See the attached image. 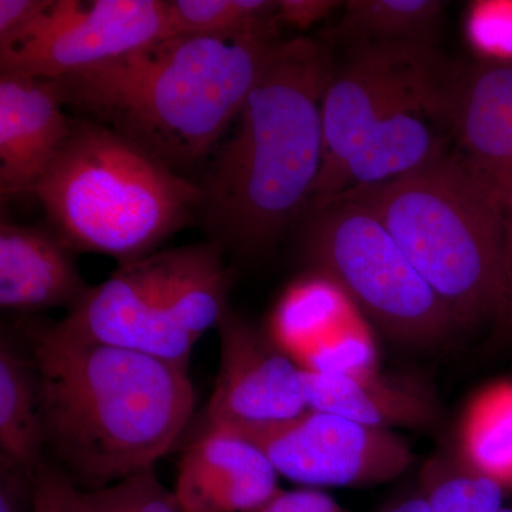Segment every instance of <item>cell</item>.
<instances>
[{"label": "cell", "instance_id": "cell-1", "mask_svg": "<svg viewBox=\"0 0 512 512\" xmlns=\"http://www.w3.org/2000/svg\"><path fill=\"white\" fill-rule=\"evenodd\" d=\"M45 453L79 490L110 487L177 446L194 410L187 367L136 350L26 330Z\"/></svg>", "mask_w": 512, "mask_h": 512}, {"label": "cell", "instance_id": "cell-2", "mask_svg": "<svg viewBox=\"0 0 512 512\" xmlns=\"http://www.w3.org/2000/svg\"><path fill=\"white\" fill-rule=\"evenodd\" d=\"M281 42L164 37L50 82L64 106L178 173L214 154Z\"/></svg>", "mask_w": 512, "mask_h": 512}, {"label": "cell", "instance_id": "cell-3", "mask_svg": "<svg viewBox=\"0 0 512 512\" xmlns=\"http://www.w3.org/2000/svg\"><path fill=\"white\" fill-rule=\"evenodd\" d=\"M332 73L319 43H279L201 185V211L221 247L264 252L305 212L322 168V99Z\"/></svg>", "mask_w": 512, "mask_h": 512}, {"label": "cell", "instance_id": "cell-4", "mask_svg": "<svg viewBox=\"0 0 512 512\" xmlns=\"http://www.w3.org/2000/svg\"><path fill=\"white\" fill-rule=\"evenodd\" d=\"M333 198L379 218L458 326L497 319L507 205L463 153L443 151L412 174Z\"/></svg>", "mask_w": 512, "mask_h": 512}, {"label": "cell", "instance_id": "cell-5", "mask_svg": "<svg viewBox=\"0 0 512 512\" xmlns=\"http://www.w3.org/2000/svg\"><path fill=\"white\" fill-rule=\"evenodd\" d=\"M72 251L119 264L153 254L201 210L205 192L116 131L87 119L32 191Z\"/></svg>", "mask_w": 512, "mask_h": 512}, {"label": "cell", "instance_id": "cell-6", "mask_svg": "<svg viewBox=\"0 0 512 512\" xmlns=\"http://www.w3.org/2000/svg\"><path fill=\"white\" fill-rule=\"evenodd\" d=\"M231 285L218 242L161 249L119 264L55 328L188 369L198 340L229 308Z\"/></svg>", "mask_w": 512, "mask_h": 512}, {"label": "cell", "instance_id": "cell-7", "mask_svg": "<svg viewBox=\"0 0 512 512\" xmlns=\"http://www.w3.org/2000/svg\"><path fill=\"white\" fill-rule=\"evenodd\" d=\"M303 252L316 274L348 295L387 336L430 346L457 323L373 212L333 198L305 212Z\"/></svg>", "mask_w": 512, "mask_h": 512}, {"label": "cell", "instance_id": "cell-8", "mask_svg": "<svg viewBox=\"0 0 512 512\" xmlns=\"http://www.w3.org/2000/svg\"><path fill=\"white\" fill-rule=\"evenodd\" d=\"M457 84L430 43H357L323 94L322 168L306 210L328 197L343 165L384 120L416 113L451 121Z\"/></svg>", "mask_w": 512, "mask_h": 512}, {"label": "cell", "instance_id": "cell-9", "mask_svg": "<svg viewBox=\"0 0 512 512\" xmlns=\"http://www.w3.org/2000/svg\"><path fill=\"white\" fill-rule=\"evenodd\" d=\"M164 37L163 0H50L28 28L0 42V73L56 80Z\"/></svg>", "mask_w": 512, "mask_h": 512}, {"label": "cell", "instance_id": "cell-10", "mask_svg": "<svg viewBox=\"0 0 512 512\" xmlns=\"http://www.w3.org/2000/svg\"><path fill=\"white\" fill-rule=\"evenodd\" d=\"M221 431L258 447L279 476L313 487L386 483L413 463L412 448L392 430L316 410L276 423Z\"/></svg>", "mask_w": 512, "mask_h": 512}, {"label": "cell", "instance_id": "cell-11", "mask_svg": "<svg viewBox=\"0 0 512 512\" xmlns=\"http://www.w3.org/2000/svg\"><path fill=\"white\" fill-rule=\"evenodd\" d=\"M217 330L220 369L194 434L276 423L308 410L302 369L271 336L231 308Z\"/></svg>", "mask_w": 512, "mask_h": 512}, {"label": "cell", "instance_id": "cell-12", "mask_svg": "<svg viewBox=\"0 0 512 512\" xmlns=\"http://www.w3.org/2000/svg\"><path fill=\"white\" fill-rule=\"evenodd\" d=\"M50 80L0 73V192L32 194L72 133Z\"/></svg>", "mask_w": 512, "mask_h": 512}, {"label": "cell", "instance_id": "cell-13", "mask_svg": "<svg viewBox=\"0 0 512 512\" xmlns=\"http://www.w3.org/2000/svg\"><path fill=\"white\" fill-rule=\"evenodd\" d=\"M275 467L249 441L221 430L194 434L174 493L188 512H256L279 493Z\"/></svg>", "mask_w": 512, "mask_h": 512}, {"label": "cell", "instance_id": "cell-14", "mask_svg": "<svg viewBox=\"0 0 512 512\" xmlns=\"http://www.w3.org/2000/svg\"><path fill=\"white\" fill-rule=\"evenodd\" d=\"M451 124L463 154L512 212V57L477 63L458 79Z\"/></svg>", "mask_w": 512, "mask_h": 512}, {"label": "cell", "instance_id": "cell-15", "mask_svg": "<svg viewBox=\"0 0 512 512\" xmlns=\"http://www.w3.org/2000/svg\"><path fill=\"white\" fill-rule=\"evenodd\" d=\"M72 251L52 229L0 224V306L33 313L66 308L82 301L90 286Z\"/></svg>", "mask_w": 512, "mask_h": 512}, {"label": "cell", "instance_id": "cell-16", "mask_svg": "<svg viewBox=\"0 0 512 512\" xmlns=\"http://www.w3.org/2000/svg\"><path fill=\"white\" fill-rule=\"evenodd\" d=\"M309 410L335 414L369 427H429L439 404L426 384L380 373L376 366L356 372L302 370Z\"/></svg>", "mask_w": 512, "mask_h": 512}, {"label": "cell", "instance_id": "cell-17", "mask_svg": "<svg viewBox=\"0 0 512 512\" xmlns=\"http://www.w3.org/2000/svg\"><path fill=\"white\" fill-rule=\"evenodd\" d=\"M443 151L439 138L421 119V114H397L367 134L320 204L342 192L375 187L412 174Z\"/></svg>", "mask_w": 512, "mask_h": 512}, {"label": "cell", "instance_id": "cell-18", "mask_svg": "<svg viewBox=\"0 0 512 512\" xmlns=\"http://www.w3.org/2000/svg\"><path fill=\"white\" fill-rule=\"evenodd\" d=\"M0 454L32 474L46 460L35 367L9 336L0 340Z\"/></svg>", "mask_w": 512, "mask_h": 512}, {"label": "cell", "instance_id": "cell-19", "mask_svg": "<svg viewBox=\"0 0 512 512\" xmlns=\"http://www.w3.org/2000/svg\"><path fill=\"white\" fill-rule=\"evenodd\" d=\"M458 458L477 473L512 488V383L478 393L461 419Z\"/></svg>", "mask_w": 512, "mask_h": 512}, {"label": "cell", "instance_id": "cell-20", "mask_svg": "<svg viewBox=\"0 0 512 512\" xmlns=\"http://www.w3.org/2000/svg\"><path fill=\"white\" fill-rule=\"evenodd\" d=\"M278 0H170L167 37H275Z\"/></svg>", "mask_w": 512, "mask_h": 512}, {"label": "cell", "instance_id": "cell-21", "mask_svg": "<svg viewBox=\"0 0 512 512\" xmlns=\"http://www.w3.org/2000/svg\"><path fill=\"white\" fill-rule=\"evenodd\" d=\"M446 6L440 0H349L336 33L357 43H429Z\"/></svg>", "mask_w": 512, "mask_h": 512}, {"label": "cell", "instance_id": "cell-22", "mask_svg": "<svg viewBox=\"0 0 512 512\" xmlns=\"http://www.w3.org/2000/svg\"><path fill=\"white\" fill-rule=\"evenodd\" d=\"M505 490L456 457H434L421 473V497L429 512H498Z\"/></svg>", "mask_w": 512, "mask_h": 512}, {"label": "cell", "instance_id": "cell-23", "mask_svg": "<svg viewBox=\"0 0 512 512\" xmlns=\"http://www.w3.org/2000/svg\"><path fill=\"white\" fill-rule=\"evenodd\" d=\"M126 512H188L181 505L174 490L156 476L154 468L117 483Z\"/></svg>", "mask_w": 512, "mask_h": 512}, {"label": "cell", "instance_id": "cell-24", "mask_svg": "<svg viewBox=\"0 0 512 512\" xmlns=\"http://www.w3.org/2000/svg\"><path fill=\"white\" fill-rule=\"evenodd\" d=\"M35 484V512H77L79 488L47 458L37 470Z\"/></svg>", "mask_w": 512, "mask_h": 512}, {"label": "cell", "instance_id": "cell-25", "mask_svg": "<svg viewBox=\"0 0 512 512\" xmlns=\"http://www.w3.org/2000/svg\"><path fill=\"white\" fill-rule=\"evenodd\" d=\"M36 474L0 454V512H35Z\"/></svg>", "mask_w": 512, "mask_h": 512}, {"label": "cell", "instance_id": "cell-26", "mask_svg": "<svg viewBox=\"0 0 512 512\" xmlns=\"http://www.w3.org/2000/svg\"><path fill=\"white\" fill-rule=\"evenodd\" d=\"M256 512H348L340 507L330 495L315 488L279 491Z\"/></svg>", "mask_w": 512, "mask_h": 512}, {"label": "cell", "instance_id": "cell-27", "mask_svg": "<svg viewBox=\"0 0 512 512\" xmlns=\"http://www.w3.org/2000/svg\"><path fill=\"white\" fill-rule=\"evenodd\" d=\"M342 5L336 0H278L276 19L292 28L308 29Z\"/></svg>", "mask_w": 512, "mask_h": 512}, {"label": "cell", "instance_id": "cell-28", "mask_svg": "<svg viewBox=\"0 0 512 512\" xmlns=\"http://www.w3.org/2000/svg\"><path fill=\"white\" fill-rule=\"evenodd\" d=\"M49 5L50 0H0V42L28 28Z\"/></svg>", "mask_w": 512, "mask_h": 512}, {"label": "cell", "instance_id": "cell-29", "mask_svg": "<svg viewBox=\"0 0 512 512\" xmlns=\"http://www.w3.org/2000/svg\"><path fill=\"white\" fill-rule=\"evenodd\" d=\"M77 512H126L117 484L94 491H77Z\"/></svg>", "mask_w": 512, "mask_h": 512}, {"label": "cell", "instance_id": "cell-30", "mask_svg": "<svg viewBox=\"0 0 512 512\" xmlns=\"http://www.w3.org/2000/svg\"><path fill=\"white\" fill-rule=\"evenodd\" d=\"M497 325L505 333L512 335V212L508 214L507 244H505L504 288L498 311Z\"/></svg>", "mask_w": 512, "mask_h": 512}, {"label": "cell", "instance_id": "cell-31", "mask_svg": "<svg viewBox=\"0 0 512 512\" xmlns=\"http://www.w3.org/2000/svg\"><path fill=\"white\" fill-rule=\"evenodd\" d=\"M383 512H429V508H427L426 501L419 494L403 498V500L397 501L396 504L390 505Z\"/></svg>", "mask_w": 512, "mask_h": 512}, {"label": "cell", "instance_id": "cell-32", "mask_svg": "<svg viewBox=\"0 0 512 512\" xmlns=\"http://www.w3.org/2000/svg\"><path fill=\"white\" fill-rule=\"evenodd\" d=\"M498 512H512V507H505L504 505V507L501 508V510Z\"/></svg>", "mask_w": 512, "mask_h": 512}]
</instances>
